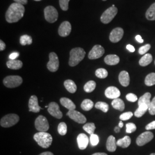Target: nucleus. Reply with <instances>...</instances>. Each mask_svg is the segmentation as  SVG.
I'll list each match as a JSON object with an SVG mask.
<instances>
[{
  "instance_id": "nucleus-29",
  "label": "nucleus",
  "mask_w": 155,
  "mask_h": 155,
  "mask_svg": "<svg viewBox=\"0 0 155 155\" xmlns=\"http://www.w3.org/2000/svg\"><path fill=\"white\" fill-rule=\"evenodd\" d=\"M146 18L150 21L155 20V2L152 4L145 13Z\"/></svg>"
},
{
  "instance_id": "nucleus-37",
  "label": "nucleus",
  "mask_w": 155,
  "mask_h": 155,
  "mask_svg": "<svg viewBox=\"0 0 155 155\" xmlns=\"http://www.w3.org/2000/svg\"><path fill=\"white\" fill-rule=\"evenodd\" d=\"M58 131L61 136H64L67 132V126L65 122H61L58 127Z\"/></svg>"
},
{
  "instance_id": "nucleus-27",
  "label": "nucleus",
  "mask_w": 155,
  "mask_h": 155,
  "mask_svg": "<svg viewBox=\"0 0 155 155\" xmlns=\"http://www.w3.org/2000/svg\"><path fill=\"white\" fill-rule=\"evenodd\" d=\"M131 143V139L130 137L126 136L122 139H119L117 141V145L122 147L123 148H126L128 147Z\"/></svg>"
},
{
  "instance_id": "nucleus-32",
  "label": "nucleus",
  "mask_w": 155,
  "mask_h": 155,
  "mask_svg": "<svg viewBox=\"0 0 155 155\" xmlns=\"http://www.w3.org/2000/svg\"><path fill=\"white\" fill-rule=\"evenodd\" d=\"M96 87V83L94 81H90L86 83L84 86V90L86 93H91L94 91Z\"/></svg>"
},
{
  "instance_id": "nucleus-51",
  "label": "nucleus",
  "mask_w": 155,
  "mask_h": 155,
  "mask_svg": "<svg viewBox=\"0 0 155 155\" xmlns=\"http://www.w3.org/2000/svg\"><path fill=\"white\" fill-rule=\"evenodd\" d=\"M136 40L140 43H143L144 42V40L142 39V38L140 35H137L136 36Z\"/></svg>"
},
{
  "instance_id": "nucleus-54",
  "label": "nucleus",
  "mask_w": 155,
  "mask_h": 155,
  "mask_svg": "<svg viewBox=\"0 0 155 155\" xmlns=\"http://www.w3.org/2000/svg\"><path fill=\"white\" fill-rule=\"evenodd\" d=\"M92 155H107L105 153H95Z\"/></svg>"
},
{
  "instance_id": "nucleus-12",
  "label": "nucleus",
  "mask_w": 155,
  "mask_h": 155,
  "mask_svg": "<svg viewBox=\"0 0 155 155\" xmlns=\"http://www.w3.org/2000/svg\"><path fill=\"white\" fill-rule=\"evenodd\" d=\"M153 134L150 131H147L141 134L136 140V144L139 146H143L150 142L153 138Z\"/></svg>"
},
{
  "instance_id": "nucleus-48",
  "label": "nucleus",
  "mask_w": 155,
  "mask_h": 155,
  "mask_svg": "<svg viewBox=\"0 0 155 155\" xmlns=\"http://www.w3.org/2000/svg\"><path fill=\"white\" fill-rule=\"evenodd\" d=\"M15 1V2L20 4L21 5H26L28 3V0H13Z\"/></svg>"
},
{
  "instance_id": "nucleus-46",
  "label": "nucleus",
  "mask_w": 155,
  "mask_h": 155,
  "mask_svg": "<svg viewBox=\"0 0 155 155\" xmlns=\"http://www.w3.org/2000/svg\"><path fill=\"white\" fill-rule=\"evenodd\" d=\"M145 129L147 130H152V129H155V121L150 122V124H148L146 127Z\"/></svg>"
},
{
  "instance_id": "nucleus-18",
  "label": "nucleus",
  "mask_w": 155,
  "mask_h": 155,
  "mask_svg": "<svg viewBox=\"0 0 155 155\" xmlns=\"http://www.w3.org/2000/svg\"><path fill=\"white\" fill-rule=\"evenodd\" d=\"M89 138L86 134L84 133H81L78 136V145L80 150H85L89 144Z\"/></svg>"
},
{
  "instance_id": "nucleus-17",
  "label": "nucleus",
  "mask_w": 155,
  "mask_h": 155,
  "mask_svg": "<svg viewBox=\"0 0 155 155\" xmlns=\"http://www.w3.org/2000/svg\"><path fill=\"white\" fill-rule=\"evenodd\" d=\"M105 95L107 98L114 100L118 98L121 95V93L120 90L116 87L110 86L106 89Z\"/></svg>"
},
{
  "instance_id": "nucleus-58",
  "label": "nucleus",
  "mask_w": 155,
  "mask_h": 155,
  "mask_svg": "<svg viewBox=\"0 0 155 155\" xmlns=\"http://www.w3.org/2000/svg\"><path fill=\"white\" fill-rule=\"evenodd\" d=\"M102 1H106V0H102Z\"/></svg>"
},
{
  "instance_id": "nucleus-1",
  "label": "nucleus",
  "mask_w": 155,
  "mask_h": 155,
  "mask_svg": "<svg viewBox=\"0 0 155 155\" xmlns=\"http://www.w3.org/2000/svg\"><path fill=\"white\" fill-rule=\"evenodd\" d=\"M25 12V8L23 5L16 2L12 4L6 12V21L9 23L18 21L22 18Z\"/></svg>"
},
{
  "instance_id": "nucleus-52",
  "label": "nucleus",
  "mask_w": 155,
  "mask_h": 155,
  "mask_svg": "<svg viewBox=\"0 0 155 155\" xmlns=\"http://www.w3.org/2000/svg\"><path fill=\"white\" fill-rule=\"evenodd\" d=\"M39 155H54L52 152H43L41 153V154H40Z\"/></svg>"
},
{
  "instance_id": "nucleus-31",
  "label": "nucleus",
  "mask_w": 155,
  "mask_h": 155,
  "mask_svg": "<svg viewBox=\"0 0 155 155\" xmlns=\"http://www.w3.org/2000/svg\"><path fill=\"white\" fill-rule=\"evenodd\" d=\"M145 83L148 86H152L155 84V73L152 72L148 74L145 79Z\"/></svg>"
},
{
  "instance_id": "nucleus-59",
  "label": "nucleus",
  "mask_w": 155,
  "mask_h": 155,
  "mask_svg": "<svg viewBox=\"0 0 155 155\" xmlns=\"http://www.w3.org/2000/svg\"></svg>"
},
{
  "instance_id": "nucleus-11",
  "label": "nucleus",
  "mask_w": 155,
  "mask_h": 155,
  "mask_svg": "<svg viewBox=\"0 0 155 155\" xmlns=\"http://www.w3.org/2000/svg\"><path fill=\"white\" fill-rule=\"evenodd\" d=\"M66 114L73 121L79 124H84L87 121L86 117L83 114L75 110H69Z\"/></svg>"
},
{
  "instance_id": "nucleus-22",
  "label": "nucleus",
  "mask_w": 155,
  "mask_h": 155,
  "mask_svg": "<svg viewBox=\"0 0 155 155\" xmlns=\"http://www.w3.org/2000/svg\"><path fill=\"white\" fill-rule=\"evenodd\" d=\"M104 61L107 65L114 66L120 62V58L116 55H108L105 58Z\"/></svg>"
},
{
  "instance_id": "nucleus-39",
  "label": "nucleus",
  "mask_w": 155,
  "mask_h": 155,
  "mask_svg": "<svg viewBox=\"0 0 155 155\" xmlns=\"http://www.w3.org/2000/svg\"><path fill=\"white\" fill-rule=\"evenodd\" d=\"M90 143L93 146H96L97 145H98V144L99 143L100 139H99L98 136L97 134H93L90 136Z\"/></svg>"
},
{
  "instance_id": "nucleus-30",
  "label": "nucleus",
  "mask_w": 155,
  "mask_h": 155,
  "mask_svg": "<svg viewBox=\"0 0 155 155\" xmlns=\"http://www.w3.org/2000/svg\"><path fill=\"white\" fill-rule=\"evenodd\" d=\"M81 106L83 110L89 111L94 107V103L91 100L86 99L83 100Z\"/></svg>"
},
{
  "instance_id": "nucleus-15",
  "label": "nucleus",
  "mask_w": 155,
  "mask_h": 155,
  "mask_svg": "<svg viewBox=\"0 0 155 155\" xmlns=\"http://www.w3.org/2000/svg\"><path fill=\"white\" fill-rule=\"evenodd\" d=\"M29 111L33 113H38L42 108L39 105L38 97L33 95H32L29 100Z\"/></svg>"
},
{
  "instance_id": "nucleus-40",
  "label": "nucleus",
  "mask_w": 155,
  "mask_h": 155,
  "mask_svg": "<svg viewBox=\"0 0 155 155\" xmlns=\"http://www.w3.org/2000/svg\"><path fill=\"white\" fill-rule=\"evenodd\" d=\"M132 116H133L132 112L128 111V112L124 113L122 114H121V116H120V119L121 121H127L129 120L130 118H131Z\"/></svg>"
},
{
  "instance_id": "nucleus-44",
  "label": "nucleus",
  "mask_w": 155,
  "mask_h": 155,
  "mask_svg": "<svg viewBox=\"0 0 155 155\" xmlns=\"http://www.w3.org/2000/svg\"><path fill=\"white\" fill-rule=\"evenodd\" d=\"M126 98L127 100L129 101V102H136L137 100H138L137 97L136 95L133 94V93H129L127 94L126 96Z\"/></svg>"
},
{
  "instance_id": "nucleus-8",
  "label": "nucleus",
  "mask_w": 155,
  "mask_h": 155,
  "mask_svg": "<svg viewBox=\"0 0 155 155\" xmlns=\"http://www.w3.org/2000/svg\"><path fill=\"white\" fill-rule=\"evenodd\" d=\"M35 125L39 132H46L50 128V125L47 119L45 116L40 115L35 120Z\"/></svg>"
},
{
  "instance_id": "nucleus-38",
  "label": "nucleus",
  "mask_w": 155,
  "mask_h": 155,
  "mask_svg": "<svg viewBox=\"0 0 155 155\" xmlns=\"http://www.w3.org/2000/svg\"><path fill=\"white\" fill-rule=\"evenodd\" d=\"M126 132L127 133H132L135 132L137 129L136 125L133 123H127L126 125Z\"/></svg>"
},
{
  "instance_id": "nucleus-4",
  "label": "nucleus",
  "mask_w": 155,
  "mask_h": 155,
  "mask_svg": "<svg viewBox=\"0 0 155 155\" xmlns=\"http://www.w3.org/2000/svg\"><path fill=\"white\" fill-rule=\"evenodd\" d=\"M19 117L16 114H9L1 118L0 125L2 127H11L16 125L19 121Z\"/></svg>"
},
{
  "instance_id": "nucleus-7",
  "label": "nucleus",
  "mask_w": 155,
  "mask_h": 155,
  "mask_svg": "<svg viewBox=\"0 0 155 155\" xmlns=\"http://www.w3.org/2000/svg\"><path fill=\"white\" fill-rule=\"evenodd\" d=\"M45 19L50 23H54L57 21L58 18V13L55 7L52 6H48L45 9Z\"/></svg>"
},
{
  "instance_id": "nucleus-6",
  "label": "nucleus",
  "mask_w": 155,
  "mask_h": 155,
  "mask_svg": "<svg viewBox=\"0 0 155 155\" xmlns=\"http://www.w3.org/2000/svg\"><path fill=\"white\" fill-rule=\"evenodd\" d=\"M118 9L116 6H111L104 12L101 17V21L104 24H109L116 16Z\"/></svg>"
},
{
  "instance_id": "nucleus-45",
  "label": "nucleus",
  "mask_w": 155,
  "mask_h": 155,
  "mask_svg": "<svg viewBox=\"0 0 155 155\" xmlns=\"http://www.w3.org/2000/svg\"><path fill=\"white\" fill-rule=\"evenodd\" d=\"M145 113H146V111L143 110L138 107V109L134 112V116L136 117L140 118V117L143 116Z\"/></svg>"
},
{
  "instance_id": "nucleus-49",
  "label": "nucleus",
  "mask_w": 155,
  "mask_h": 155,
  "mask_svg": "<svg viewBox=\"0 0 155 155\" xmlns=\"http://www.w3.org/2000/svg\"><path fill=\"white\" fill-rule=\"evenodd\" d=\"M6 45L2 40H0V51H2L5 49Z\"/></svg>"
},
{
  "instance_id": "nucleus-42",
  "label": "nucleus",
  "mask_w": 155,
  "mask_h": 155,
  "mask_svg": "<svg viewBox=\"0 0 155 155\" xmlns=\"http://www.w3.org/2000/svg\"><path fill=\"white\" fill-rule=\"evenodd\" d=\"M150 44H147L144 46H142L139 48V54L140 55L146 54V53L150 50Z\"/></svg>"
},
{
  "instance_id": "nucleus-33",
  "label": "nucleus",
  "mask_w": 155,
  "mask_h": 155,
  "mask_svg": "<svg viewBox=\"0 0 155 155\" xmlns=\"http://www.w3.org/2000/svg\"><path fill=\"white\" fill-rule=\"evenodd\" d=\"M20 43L22 45H31L32 43V38L27 35H24L21 36Z\"/></svg>"
},
{
  "instance_id": "nucleus-25",
  "label": "nucleus",
  "mask_w": 155,
  "mask_h": 155,
  "mask_svg": "<svg viewBox=\"0 0 155 155\" xmlns=\"http://www.w3.org/2000/svg\"><path fill=\"white\" fill-rule=\"evenodd\" d=\"M152 56L150 54H146L139 61V64L141 66L145 67L149 65L152 61Z\"/></svg>"
},
{
  "instance_id": "nucleus-23",
  "label": "nucleus",
  "mask_w": 155,
  "mask_h": 155,
  "mask_svg": "<svg viewBox=\"0 0 155 155\" xmlns=\"http://www.w3.org/2000/svg\"><path fill=\"white\" fill-rule=\"evenodd\" d=\"M64 86L67 90L70 93H75L77 90V86L76 84L71 79H67L64 82Z\"/></svg>"
},
{
  "instance_id": "nucleus-47",
  "label": "nucleus",
  "mask_w": 155,
  "mask_h": 155,
  "mask_svg": "<svg viewBox=\"0 0 155 155\" xmlns=\"http://www.w3.org/2000/svg\"><path fill=\"white\" fill-rule=\"evenodd\" d=\"M18 56H19L18 52H13L9 55V58L10 59V60H15Z\"/></svg>"
},
{
  "instance_id": "nucleus-10",
  "label": "nucleus",
  "mask_w": 155,
  "mask_h": 155,
  "mask_svg": "<svg viewBox=\"0 0 155 155\" xmlns=\"http://www.w3.org/2000/svg\"><path fill=\"white\" fill-rule=\"evenodd\" d=\"M105 53V50L100 45H95L89 52L88 58L91 60L97 59L102 57Z\"/></svg>"
},
{
  "instance_id": "nucleus-24",
  "label": "nucleus",
  "mask_w": 155,
  "mask_h": 155,
  "mask_svg": "<svg viewBox=\"0 0 155 155\" xmlns=\"http://www.w3.org/2000/svg\"><path fill=\"white\" fill-rule=\"evenodd\" d=\"M7 67L12 70H19L22 67V62L20 60H10L6 63Z\"/></svg>"
},
{
  "instance_id": "nucleus-36",
  "label": "nucleus",
  "mask_w": 155,
  "mask_h": 155,
  "mask_svg": "<svg viewBox=\"0 0 155 155\" xmlns=\"http://www.w3.org/2000/svg\"><path fill=\"white\" fill-rule=\"evenodd\" d=\"M95 75L101 79H104L107 77L108 72L105 68H98L95 71Z\"/></svg>"
},
{
  "instance_id": "nucleus-41",
  "label": "nucleus",
  "mask_w": 155,
  "mask_h": 155,
  "mask_svg": "<svg viewBox=\"0 0 155 155\" xmlns=\"http://www.w3.org/2000/svg\"><path fill=\"white\" fill-rule=\"evenodd\" d=\"M70 0H59V5L61 9L66 11L68 9V2Z\"/></svg>"
},
{
  "instance_id": "nucleus-55",
  "label": "nucleus",
  "mask_w": 155,
  "mask_h": 155,
  "mask_svg": "<svg viewBox=\"0 0 155 155\" xmlns=\"http://www.w3.org/2000/svg\"><path fill=\"white\" fill-rule=\"evenodd\" d=\"M123 126H124V124H123V122H122V121H121L120 122V123H119L118 127L121 128V127H123Z\"/></svg>"
},
{
  "instance_id": "nucleus-35",
  "label": "nucleus",
  "mask_w": 155,
  "mask_h": 155,
  "mask_svg": "<svg viewBox=\"0 0 155 155\" xmlns=\"http://www.w3.org/2000/svg\"><path fill=\"white\" fill-rule=\"evenodd\" d=\"M95 107L96 109H100L101 110L104 111V113H107V111L109 110V107L107 104L104 102H98L95 104Z\"/></svg>"
},
{
  "instance_id": "nucleus-56",
  "label": "nucleus",
  "mask_w": 155,
  "mask_h": 155,
  "mask_svg": "<svg viewBox=\"0 0 155 155\" xmlns=\"http://www.w3.org/2000/svg\"><path fill=\"white\" fill-rule=\"evenodd\" d=\"M150 155H155V153H151Z\"/></svg>"
},
{
  "instance_id": "nucleus-20",
  "label": "nucleus",
  "mask_w": 155,
  "mask_h": 155,
  "mask_svg": "<svg viewBox=\"0 0 155 155\" xmlns=\"http://www.w3.org/2000/svg\"><path fill=\"white\" fill-rule=\"evenodd\" d=\"M107 150L111 152H114L117 149V142L113 136H110L106 141Z\"/></svg>"
},
{
  "instance_id": "nucleus-50",
  "label": "nucleus",
  "mask_w": 155,
  "mask_h": 155,
  "mask_svg": "<svg viewBox=\"0 0 155 155\" xmlns=\"http://www.w3.org/2000/svg\"><path fill=\"white\" fill-rule=\"evenodd\" d=\"M127 49L130 52H134L135 51V48L133 45H127Z\"/></svg>"
},
{
  "instance_id": "nucleus-34",
  "label": "nucleus",
  "mask_w": 155,
  "mask_h": 155,
  "mask_svg": "<svg viewBox=\"0 0 155 155\" xmlns=\"http://www.w3.org/2000/svg\"><path fill=\"white\" fill-rule=\"evenodd\" d=\"M95 125L94 123L90 122L86 124L83 127L84 130H85L87 133H89L90 135L94 134V131L95 130Z\"/></svg>"
},
{
  "instance_id": "nucleus-14",
  "label": "nucleus",
  "mask_w": 155,
  "mask_h": 155,
  "mask_svg": "<svg viewBox=\"0 0 155 155\" xmlns=\"http://www.w3.org/2000/svg\"><path fill=\"white\" fill-rule=\"evenodd\" d=\"M124 32V30L121 28L117 27L113 29L109 35V39L111 42L116 43L120 41L122 39Z\"/></svg>"
},
{
  "instance_id": "nucleus-13",
  "label": "nucleus",
  "mask_w": 155,
  "mask_h": 155,
  "mask_svg": "<svg viewBox=\"0 0 155 155\" xmlns=\"http://www.w3.org/2000/svg\"><path fill=\"white\" fill-rule=\"evenodd\" d=\"M48 111L52 116L58 119H61L63 117V113L60 110L59 106L55 102H52L49 104Z\"/></svg>"
},
{
  "instance_id": "nucleus-16",
  "label": "nucleus",
  "mask_w": 155,
  "mask_h": 155,
  "mask_svg": "<svg viewBox=\"0 0 155 155\" xmlns=\"http://www.w3.org/2000/svg\"><path fill=\"white\" fill-rule=\"evenodd\" d=\"M71 32V25L67 21H63L59 26L58 29L59 35L61 37H66Z\"/></svg>"
},
{
  "instance_id": "nucleus-26",
  "label": "nucleus",
  "mask_w": 155,
  "mask_h": 155,
  "mask_svg": "<svg viewBox=\"0 0 155 155\" xmlns=\"http://www.w3.org/2000/svg\"><path fill=\"white\" fill-rule=\"evenodd\" d=\"M111 105L115 109L119 111H123L125 109V104L124 101L120 98H116L113 100L111 102Z\"/></svg>"
},
{
  "instance_id": "nucleus-19",
  "label": "nucleus",
  "mask_w": 155,
  "mask_h": 155,
  "mask_svg": "<svg viewBox=\"0 0 155 155\" xmlns=\"http://www.w3.org/2000/svg\"><path fill=\"white\" fill-rule=\"evenodd\" d=\"M119 82L124 87H127L130 83V77L129 73L126 71H122L120 73L118 77Z\"/></svg>"
},
{
  "instance_id": "nucleus-57",
  "label": "nucleus",
  "mask_w": 155,
  "mask_h": 155,
  "mask_svg": "<svg viewBox=\"0 0 155 155\" xmlns=\"http://www.w3.org/2000/svg\"><path fill=\"white\" fill-rule=\"evenodd\" d=\"M34 1H40L41 0H34Z\"/></svg>"
},
{
  "instance_id": "nucleus-21",
  "label": "nucleus",
  "mask_w": 155,
  "mask_h": 155,
  "mask_svg": "<svg viewBox=\"0 0 155 155\" xmlns=\"http://www.w3.org/2000/svg\"><path fill=\"white\" fill-rule=\"evenodd\" d=\"M60 102L61 105L65 107L69 110H75L76 109V105L74 104V103L72 102V101L70 100L69 98H65V97L61 98L60 100Z\"/></svg>"
},
{
  "instance_id": "nucleus-2",
  "label": "nucleus",
  "mask_w": 155,
  "mask_h": 155,
  "mask_svg": "<svg viewBox=\"0 0 155 155\" xmlns=\"http://www.w3.org/2000/svg\"><path fill=\"white\" fill-rule=\"evenodd\" d=\"M86 52L83 48L77 47L70 51L68 64L71 67L76 66L84 59Z\"/></svg>"
},
{
  "instance_id": "nucleus-43",
  "label": "nucleus",
  "mask_w": 155,
  "mask_h": 155,
  "mask_svg": "<svg viewBox=\"0 0 155 155\" xmlns=\"http://www.w3.org/2000/svg\"><path fill=\"white\" fill-rule=\"evenodd\" d=\"M148 111L150 114L155 115V97L150 102V105Z\"/></svg>"
},
{
  "instance_id": "nucleus-5",
  "label": "nucleus",
  "mask_w": 155,
  "mask_h": 155,
  "mask_svg": "<svg viewBox=\"0 0 155 155\" xmlns=\"http://www.w3.org/2000/svg\"><path fill=\"white\" fill-rule=\"evenodd\" d=\"M22 83V78L18 75H10L4 78L3 83L8 88H15L20 86Z\"/></svg>"
},
{
  "instance_id": "nucleus-9",
  "label": "nucleus",
  "mask_w": 155,
  "mask_h": 155,
  "mask_svg": "<svg viewBox=\"0 0 155 155\" xmlns=\"http://www.w3.org/2000/svg\"><path fill=\"white\" fill-rule=\"evenodd\" d=\"M50 61L48 62L47 67L51 72H56L59 66V61L58 56L55 52H51L49 55Z\"/></svg>"
},
{
  "instance_id": "nucleus-53",
  "label": "nucleus",
  "mask_w": 155,
  "mask_h": 155,
  "mask_svg": "<svg viewBox=\"0 0 155 155\" xmlns=\"http://www.w3.org/2000/svg\"><path fill=\"white\" fill-rule=\"evenodd\" d=\"M114 132L116 133H119L120 132V127H116L114 129Z\"/></svg>"
},
{
  "instance_id": "nucleus-3",
  "label": "nucleus",
  "mask_w": 155,
  "mask_h": 155,
  "mask_svg": "<svg viewBox=\"0 0 155 155\" xmlns=\"http://www.w3.org/2000/svg\"><path fill=\"white\" fill-rule=\"evenodd\" d=\"M33 138L39 146L43 148L50 147L52 142V136L50 133L45 132H39L35 134Z\"/></svg>"
},
{
  "instance_id": "nucleus-28",
  "label": "nucleus",
  "mask_w": 155,
  "mask_h": 155,
  "mask_svg": "<svg viewBox=\"0 0 155 155\" xmlns=\"http://www.w3.org/2000/svg\"><path fill=\"white\" fill-rule=\"evenodd\" d=\"M150 97H151V94L150 93H146L144 94L143 96H141L139 98V101H138V105H141V104H145L147 106H149L150 107Z\"/></svg>"
}]
</instances>
